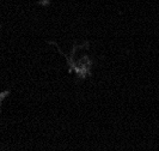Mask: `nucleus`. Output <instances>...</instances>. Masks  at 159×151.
<instances>
[{
    "label": "nucleus",
    "mask_w": 159,
    "mask_h": 151,
    "mask_svg": "<svg viewBox=\"0 0 159 151\" xmlns=\"http://www.w3.org/2000/svg\"><path fill=\"white\" fill-rule=\"evenodd\" d=\"M7 94H8V91H5V92H2V94H0V102H1L2 100H4V97H5V96L7 95Z\"/></svg>",
    "instance_id": "f257e3e1"
}]
</instances>
